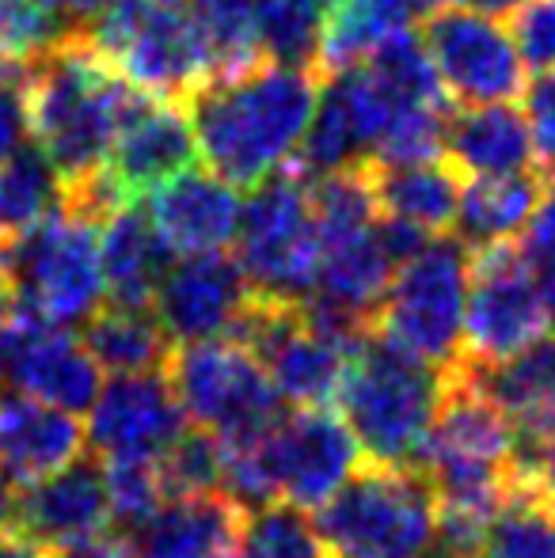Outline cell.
Listing matches in <instances>:
<instances>
[{
    "instance_id": "obj_1",
    "label": "cell",
    "mask_w": 555,
    "mask_h": 558,
    "mask_svg": "<svg viewBox=\"0 0 555 558\" xmlns=\"http://www.w3.org/2000/svg\"><path fill=\"white\" fill-rule=\"evenodd\" d=\"M319 81L324 76L312 69L263 61L194 92L186 114L209 171L240 191L293 163L316 111Z\"/></svg>"
},
{
    "instance_id": "obj_2",
    "label": "cell",
    "mask_w": 555,
    "mask_h": 558,
    "mask_svg": "<svg viewBox=\"0 0 555 558\" xmlns=\"http://www.w3.org/2000/svg\"><path fill=\"white\" fill-rule=\"evenodd\" d=\"M137 88H130L88 43L81 27L27 65L23 104L35 148L73 186L104 168L111 141Z\"/></svg>"
},
{
    "instance_id": "obj_3",
    "label": "cell",
    "mask_w": 555,
    "mask_h": 558,
    "mask_svg": "<svg viewBox=\"0 0 555 558\" xmlns=\"http://www.w3.org/2000/svg\"><path fill=\"white\" fill-rule=\"evenodd\" d=\"M81 35L130 88L186 104L214 81L194 0H107Z\"/></svg>"
},
{
    "instance_id": "obj_4",
    "label": "cell",
    "mask_w": 555,
    "mask_h": 558,
    "mask_svg": "<svg viewBox=\"0 0 555 558\" xmlns=\"http://www.w3.org/2000/svg\"><path fill=\"white\" fill-rule=\"evenodd\" d=\"M437 396H442L437 368L422 365L370 331L347 361L335 403L365 460L415 468L434 422Z\"/></svg>"
},
{
    "instance_id": "obj_5",
    "label": "cell",
    "mask_w": 555,
    "mask_h": 558,
    "mask_svg": "<svg viewBox=\"0 0 555 558\" xmlns=\"http://www.w3.org/2000/svg\"><path fill=\"white\" fill-rule=\"evenodd\" d=\"M312 524L331 558H426L434 490L419 468L362 460Z\"/></svg>"
},
{
    "instance_id": "obj_6",
    "label": "cell",
    "mask_w": 555,
    "mask_h": 558,
    "mask_svg": "<svg viewBox=\"0 0 555 558\" xmlns=\"http://www.w3.org/2000/svg\"><path fill=\"white\" fill-rule=\"evenodd\" d=\"M468 255L472 251L449 235L422 243L408 263L396 266L385 296L373 308L370 331L437 373L457 365L460 331H464Z\"/></svg>"
},
{
    "instance_id": "obj_7",
    "label": "cell",
    "mask_w": 555,
    "mask_h": 558,
    "mask_svg": "<svg viewBox=\"0 0 555 558\" xmlns=\"http://www.w3.org/2000/svg\"><path fill=\"white\" fill-rule=\"evenodd\" d=\"M0 274L12 286L15 304L35 319L53 327L81 324L104 301L99 225L61 206L27 235L0 247Z\"/></svg>"
},
{
    "instance_id": "obj_8",
    "label": "cell",
    "mask_w": 555,
    "mask_h": 558,
    "mask_svg": "<svg viewBox=\"0 0 555 558\" xmlns=\"http://www.w3.org/2000/svg\"><path fill=\"white\" fill-rule=\"evenodd\" d=\"M232 243L252 293L301 304L316 289L319 243L309 206V175H301L297 163H286L252 186Z\"/></svg>"
},
{
    "instance_id": "obj_9",
    "label": "cell",
    "mask_w": 555,
    "mask_h": 558,
    "mask_svg": "<svg viewBox=\"0 0 555 558\" xmlns=\"http://www.w3.org/2000/svg\"><path fill=\"white\" fill-rule=\"evenodd\" d=\"M164 376L183 407V418L202 429H214L221 441L263 434L281 414V396L270 376L232 338L171 345Z\"/></svg>"
},
{
    "instance_id": "obj_10",
    "label": "cell",
    "mask_w": 555,
    "mask_h": 558,
    "mask_svg": "<svg viewBox=\"0 0 555 558\" xmlns=\"http://www.w3.org/2000/svg\"><path fill=\"white\" fill-rule=\"evenodd\" d=\"M544 331H552V316L544 308L541 281L526 251L514 240L472 251L460 357L472 365H495L526 350Z\"/></svg>"
},
{
    "instance_id": "obj_11",
    "label": "cell",
    "mask_w": 555,
    "mask_h": 558,
    "mask_svg": "<svg viewBox=\"0 0 555 558\" xmlns=\"http://www.w3.org/2000/svg\"><path fill=\"white\" fill-rule=\"evenodd\" d=\"M422 46L430 53L445 96L460 107L514 104L526 92V61L510 27L472 8H437L426 15Z\"/></svg>"
},
{
    "instance_id": "obj_12",
    "label": "cell",
    "mask_w": 555,
    "mask_h": 558,
    "mask_svg": "<svg viewBox=\"0 0 555 558\" xmlns=\"http://www.w3.org/2000/svg\"><path fill=\"white\" fill-rule=\"evenodd\" d=\"M263 463L275 501L319 509L362 463V452L339 414L327 407H297L278 414L263 434Z\"/></svg>"
},
{
    "instance_id": "obj_13",
    "label": "cell",
    "mask_w": 555,
    "mask_h": 558,
    "mask_svg": "<svg viewBox=\"0 0 555 558\" xmlns=\"http://www.w3.org/2000/svg\"><path fill=\"white\" fill-rule=\"evenodd\" d=\"M0 380L69 414L88 411L99 396V365L88 357L81 338L65 327L43 324L23 308L0 342Z\"/></svg>"
},
{
    "instance_id": "obj_14",
    "label": "cell",
    "mask_w": 555,
    "mask_h": 558,
    "mask_svg": "<svg viewBox=\"0 0 555 558\" xmlns=\"http://www.w3.org/2000/svg\"><path fill=\"white\" fill-rule=\"evenodd\" d=\"M248 301H252V286L237 258H229L225 251H206V255H183L168 266L153 296V312L171 345H183L202 338H225Z\"/></svg>"
},
{
    "instance_id": "obj_15",
    "label": "cell",
    "mask_w": 555,
    "mask_h": 558,
    "mask_svg": "<svg viewBox=\"0 0 555 558\" xmlns=\"http://www.w3.org/2000/svg\"><path fill=\"white\" fill-rule=\"evenodd\" d=\"M198 160L191 114L176 99H156L137 92L119 122L104 168L130 202L153 194L168 179L183 175Z\"/></svg>"
},
{
    "instance_id": "obj_16",
    "label": "cell",
    "mask_w": 555,
    "mask_h": 558,
    "mask_svg": "<svg viewBox=\"0 0 555 558\" xmlns=\"http://www.w3.org/2000/svg\"><path fill=\"white\" fill-rule=\"evenodd\" d=\"M88 411L92 422L84 437L104 460H156L186 426L164 368L99 384V396Z\"/></svg>"
},
{
    "instance_id": "obj_17",
    "label": "cell",
    "mask_w": 555,
    "mask_h": 558,
    "mask_svg": "<svg viewBox=\"0 0 555 558\" xmlns=\"http://www.w3.org/2000/svg\"><path fill=\"white\" fill-rule=\"evenodd\" d=\"M12 524L20 536L38 544L43 551L61 555L76 544L104 536L111 524V501H107L104 468L96 460L65 463L53 475L27 483L15 494Z\"/></svg>"
},
{
    "instance_id": "obj_18",
    "label": "cell",
    "mask_w": 555,
    "mask_h": 558,
    "mask_svg": "<svg viewBox=\"0 0 555 558\" xmlns=\"http://www.w3.org/2000/svg\"><path fill=\"white\" fill-rule=\"evenodd\" d=\"M148 221L164 235L171 255H206L225 251L237 240L240 202L237 186L217 179L214 171H183L148 194Z\"/></svg>"
},
{
    "instance_id": "obj_19",
    "label": "cell",
    "mask_w": 555,
    "mask_h": 558,
    "mask_svg": "<svg viewBox=\"0 0 555 558\" xmlns=\"http://www.w3.org/2000/svg\"><path fill=\"white\" fill-rule=\"evenodd\" d=\"M244 513L225 490L168 498L141 529L126 532L130 551L134 558H237Z\"/></svg>"
},
{
    "instance_id": "obj_20",
    "label": "cell",
    "mask_w": 555,
    "mask_h": 558,
    "mask_svg": "<svg viewBox=\"0 0 555 558\" xmlns=\"http://www.w3.org/2000/svg\"><path fill=\"white\" fill-rule=\"evenodd\" d=\"M84 426L27 391H0V471L12 486L53 475L84 452Z\"/></svg>"
},
{
    "instance_id": "obj_21",
    "label": "cell",
    "mask_w": 555,
    "mask_h": 558,
    "mask_svg": "<svg viewBox=\"0 0 555 558\" xmlns=\"http://www.w3.org/2000/svg\"><path fill=\"white\" fill-rule=\"evenodd\" d=\"M464 365L475 388L506 414L514 445H536L555 437V331H544L526 350L495 365H472V361Z\"/></svg>"
},
{
    "instance_id": "obj_22",
    "label": "cell",
    "mask_w": 555,
    "mask_h": 558,
    "mask_svg": "<svg viewBox=\"0 0 555 558\" xmlns=\"http://www.w3.org/2000/svg\"><path fill=\"white\" fill-rule=\"evenodd\" d=\"M445 163L457 175H518L536 171L526 114L514 104L460 107L445 118Z\"/></svg>"
},
{
    "instance_id": "obj_23",
    "label": "cell",
    "mask_w": 555,
    "mask_h": 558,
    "mask_svg": "<svg viewBox=\"0 0 555 558\" xmlns=\"http://www.w3.org/2000/svg\"><path fill=\"white\" fill-rule=\"evenodd\" d=\"M171 247L148 214L134 206H122L99 225V274H104V293L114 304H134L153 308V296L160 289L164 274L171 266Z\"/></svg>"
},
{
    "instance_id": "obj_24",
    "label": "cell",
    "mask_w": 555,
    "mask_h": 558,
    "mask_svg": "<svg viewBox=\"0 0 555 558\" xmlns=\"http://www.w3.org/2000/svg\"><path fill=\"white\" fill-rule=\"evenodd\" d=\"M381 217L403 221L426 235H442L453 228L460 202V175L445 160L400 163V168H381L365 163Z\"/></svg>"
},
{
    "instance_id": "obj_25",
    "label": "cell",
    "mask_w": 555,
    "mask_h": 558,
    "mask_svg": "<svg viewBox=\"0 0 555 558\" xmlns=\"http://www.w3.org/2000/svg\"><path fill=\"white\" fill-rule=\"evenodd\" d=\"M415 20H422L415 0H342L324 15L316 73L327 76L362 65L381 46L408 35Z\"/></svg>"
},
{
    "instance_id": "obj_26",
    "label": "cell",
    "mask_w": 555,
    "mask_h": 558,
    "mask_svg": "<svg viewBox=\"0 0 555 558\" xmlns=\"http://www.w3.org/2000/svg\"><path fill=\"white\" fill-rule=\"evenodd\" d=\"M393 274H396V258L388 255L385 240H381V225H373L370 232L354 235V240L319 247L316 289L312 293L319 301L335 304V308L350 312V316L373 319V308L385 296Z\"/></svg>"
},
{
    "instance_id": "obj_27",
    "label": "cell",
    "mask_w": 555,
    "mask_h": 558,
    "mask_svg": "<svg viewBox=\"0 0 555 558\" xmlns=\"http://www.w3.org/2000/svg\"><path fill=\"white\" fill-rule=\"evenodd\" d=\"M544 191L541 171H518V175H480L468 186H460L457 217L460 243L468 251L506 243L529 225L536 202Z\"/></svg>"
},
{
    "instance_id": "obj_28",
    "label": "cell",
    "mask_w": 555,
    "mask_h": 558,
    "mask_svg": "<svg viewBox=\"0 0 555 558\" xmlns=\"http://www.w3.org/2000/svg\"><path fill=\"white\" fill-rule=\"evenodd\" d=\"M84 350L99 368L114 376L160 373L168 365L171 338L164 335L153 308L134 304H99L84 324Z\"/></svg>"
},
{
    "instance_id": "obj_29",
    "label": "cell",
    "mask_w": 555,
    "mask_h": 558,
    "mask_svg": "<svg viewBox=\"0 0 555 558\" xmlns=\"http://www.w3.org/2000/svg\"><path fill=\"white\" fill-rule=\"evenodd\" d=\"M65 183L35 145H20L0 160V247L61 209Z\"/></svg>"
},
{
    "instance_id": "obj_30",
    "label": "cell",
    "mask_w": 555,
    "mask_h": 558,
    "mask_svg": "<svg viewBox=\"0 0 555 558\" xmlns=\"http://www.w3.org/2000/svg\"><path fill=\"white\" fill-rule=\"evenodd\" d=\"M248 15H252L263 61L316 73L319 35H324L327 15L319 0H248Z\"/></svg>"
},
{
    "instance_id": "obj_31",
    "label": "cell",
    "mask_w": 555,
    "mask_h": 558,
    "mask_svg": "<svg viewBox=\"0 0 555 558\" xmlns=\"http://www.w3.org/2000/svg\"><path fill=\"white\" fill-rule=\"evenodd\" d=\"M480 558H555V513L533 486L514 478L510 498L491 521Z\"/></svg>"
},
{
    "instance_id": "obj_32",
    "label": "cell",
    "mask_w": 555,
    "mask_h": 558,
    "mask_svg": "<svg viewBox=\"0 0 555 558\" xmlns=\"http://www.w3.org/2000/svg\"><path fill=\"white\" fill-rule=\"evenodd\" d=\"M237 558H331L316 524L289 501H267L244 513Z\"/></svg>"
},
{
    "instance_id": "obj_33",
    "label": "cell",
    "mask_w": 555,
    "mask_h": 558,
    "mask_svg": "<svg viewBox=\"0 0 555 558\" xmlns=\"http://www.w3.org/2000/svg\"><path fill=\"white\" fill-rule=\"evenodd\" d=\"M156 468H160L164 498L217 490L221 486V437L191 422L156 456Z\"/></svg>"
},
{
    "instance_id": "obj_34",
    "label": "cell",
    "mask_w": 555,
    "mask_h": 558,
    "mask_svg": "<svg viewBox=\"0 0 555 558\" xmlns=\"http://www.w3.org/2000/svg\"><path fill=\"white\" fill-rule=\"evenodd\" d=\"M76 31L38 0H0V65H31Z\"/></svg>"
},
{
    "instance_id": "obj_35",
    "label": "cell",
    "mask_w": 555,
    "mask_h": 558,
    "mask_svg": "<svg viewBox=\"0 0 555 558\" xmlns=\"http://www.w3.org/2000/svg\"><path fill=\"white\" fill-rule=\"evenodd\" d=\"M107 501H111V521L126 532L141 529L156 509L164 506V483L156 460H104Z\"/></svg>"
},
{
    "instance_id": "obj_36",
    "label": "cell",
    "mask_w": 555,
    "mask_h": 558,
    "mask_svg": "<svg viewBox=\"0 0 555 558\" xmlns=\"http://www.w3.org/2000/svg\"><path fill=\"white\" fill-rule=\"evenodd\" d=\"M510 38L533 73H555V0H526L514 8Z\"/></svg>"
},
{
    "instance_id": "obj_37",
    "label": "cell",
    "mask_w": 555,
    "mask_h": 558,
    "mask_svg": "<svg viewBox=\"0 0 555 558\" xmlns=\"http://www.w3.org/2000/svg\"><path fill=\"white\" fill-rule=\"evenodd\" d=\"M526 122L533 137V153L544 171L555 175V73H541V81L526 84Z\"/></svg>"
},
{
    "instance_id": "obj_38",
    "label": "cell",
    "mask_w": 555,
    "mask_h": 558,
    "mask_svg": "<svg viewBox=\"0 0 555 558\" xmlns=\"http://www.w3.org/2000/svg\"><path fill=\"white\" fill-rule=\"evenodd\" d=\"M23 84H27V65H0V160L12 156L27 137Z\"/></svg>"
},
{
    "instance_id": "obj_39",
    "label": "cell",
    "mask_w": 555,
    "mask_h": 558,
    "mask_svg": "<svg viewBox=\"0 0 555 558\" xmlns=\"http://www.w3.org/2000/svg\"><path fill=\"white\" fill-rule=\"evenodd\" d=\"M514 478L533 486L555 513V437L536 445H514Z\"/></svg>"
},
{
    "instance_id": "obj_40",
    "label": "cell",
    "mask_w": 555,
    "mask_h": 558,
    "mask_svg": "<svg viewBox=\"0 0 555 558\" xmlns=\"http://www.w3.org/2000/svg\"><path fill=\"white\" fill-rule=\"evenodd\" d=\"M526 228H529V235H526V243H521V251H526V258L533 263V270L555 266V175L544 179L541 202H536Z\"/></svg>"
},
{
    "instance_id": "obj_41",
    "label": "cell",
    "mask_w": 555,
    "mask_h": 558,
    "mask_svg": "<svg viewBox=\"0 0 555 558\" xmlns=\"http://www.w3.org/2000/svg\"><path fill=\"white\" fill-rule=\"evenodd\" d=\"M53 558H134V551H130L126 536H96L88 544H76Z\"/></svg>"
},
{
    "instance_id": "obj_42",
    "label": "cell",
    "mask_w": 555,
    "mask_h": 558,
    "mask_svg": "<svg viewBox=\"0 0 555 558\" xmlns=\"http://www.w3.org/2000/svg\"><path fill=\"white\" fill-rule=\"evenodd\" d=\"M38 4H46L50 12H58L61 20H69L73 27H81V23L92 20V15L107 4V0H38Z\"/></svg>"
},
{
    "instance_id": "obj_43",
    "label": "cell",
    "mask_w": 555,
    "mask_h": 558,
    "mask_svg": "<svg viewBox=\"0 0 555 558\" xmlns=\"http://www.w3.org/2000/svg\"><path fill=\"white\" fill-rule=\"evenodd\" d=\"M0 558H53L50 551H43L38 544H31L27 536H20L15 529L0 532Z\"/></svg>"
},
{
    "instance_id": "obj_44",
    "label": "cell",
    "mask_w": 555,
    "mask_h": 558,
    "mask_svg": "<svg viewBox=\"0 0 555 558\" xmlns=\"http://www.w3.org/2000/svg\"><path fill=\"white\" fill-rule=\"evenodd\" d=\"M453 4L472 8V12H483V15H495V20H503V15H510L514 8H521L526 0H453Z\"/></svg>"
},
{
    "instance_id": "obj_45",
    "label": "cell",
    "mask_w": 555,
    "mask_h": 558,
    "mask_svg": "<svg viewBox=\"0 0 555 558\" xmlns=\"http://www.w3.org/2000/svg\"><path fill=\"white\" fill-rule=\"evenodd\" d=\"M15 312H20V304H15L12 286H8L4 274H0V342H4V335H8V327H12Z\"/></svg>"
},
{
    "instance_id": "obj_46",
    "label": "cell",
    "mask_w": 555,
    "mask_h": 558,
    "mask_svg": "<svg viewBox=\"0 0 555 558\" xmlns=\"http://www.w3.org/2000/svg\"><path fill=\"white\" fill-rule=\"evenodd\" d=\"M12 506H15V486L8 483V475L0 471V532L12 524Z\"/></svg>"
},
{
    "instance_id": "obj_47",
    "label": "cell",
    "mask_w": 555,
    "mask_h": 558,
    "mask_svg": "<svg viewBox=\"0 0 555 558\" xmlns=\"http://www.w3.org/2000/svg\"><path fill=\"white\" fill-rule=\"evenodd\" d=\"M536 281H541L544 308H548V316H552V324H555V266H544V270H536Z\"/></svg>"
},
{
    "instance_id": "obj_48",
    "label": "cell",
    "mask_w": 555,
    "mask_h": 558,
    "mask_svg": "<svg viewBox=\"0 0 555 558\" xmlns=\"http://www.w3.org/2000/svg\"><path fill=\"white\" fill-rule=\"evenodd\" d=\"M453 0H415V8H419V15H434L437 8H449Z\"/></svg>"
},
{
    "instance_id": "obj_49",
    "label": "cell",
    "mask_w": 555,
    "mask_h": 558,
    "mask_svg": "<svg viewBox=\"0 0 555 558\" xmlns=\"http://www.w3.org/2000/svg\"><path fill=\"white\" fill-rule=\"evenodd\" d=\"M319 4H324V8H335V4H342V0H319Z\"/></svg>"
},
{
    "instance_id": "obj_50",
    "label": "cell",
    "mask_w": 555,
    "mask_h": 558,
    "mask_svg": "<svg viewBox=\"0 0 555 558\" xmlns=\"http://www.w3.org/2000/svg\"><path fill=\"white\" fill-rule=\"evenodd\" d=\"M437 558H449V555H437Z\"/></svg>"
}]
</instances>
